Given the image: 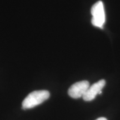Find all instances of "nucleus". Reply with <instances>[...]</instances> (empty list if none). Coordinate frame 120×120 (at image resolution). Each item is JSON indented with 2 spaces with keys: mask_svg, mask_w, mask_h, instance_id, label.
<instances>
[{
  "mask_svg": "<svg viewBox=\"0 0 120 120\" xmlns=\"http://www.w3.org/2000/svg\"><path fill=\"white\" fill-rule=\"evenodd\" d=\"M49 92L47 90H39L30 93L22 102L23 109H30L41 104L49 97Z\"/></svg>",
  "mask_w": 120,
  "mask_h": 120,
  "instance_id": "nucleus-1",
  "label": "nucleus"
},
{
  "mask_svg": "<svg viewBox=\"0 0 120 120\" xmlns=\"http://www.w3.org/2000/svg\"><path fill=\"white\" fill-rule=\"evenodd\" d=\"M92 16L91 22L94 26L102 28L105 22V12L103 4L102 1H98L93 4L91 10Z\"/></svg>",
  "mask_w": 120,
  "mask_h": 120,
  "instance_id": "nucleus-2",
  "label": "nucleus"
},
{
  "mask_svg": "<svg viewBox=\"0 0 120 120\" xmlns=\"http://www.w3.org/2000/svg\"><path fill=\"white\" fill-rule=\"evenodd\" d=\"M90 87V83L87 81L84 80L73 84L69 88L68 94L73 98L82 97Z\"/></svg>",
  "mask_w": 120,
  "mask_h": 120,
  "instance_id": "nucleus-3",
  "label": "nucleus"
},
{
  "mask_svg": "<svg viewBox=\"0 0 120 120\" xmlns=\"http://www.w3.org/2000/svg\"><path fill=\"white\" fill-rule=\"evenodd\" d=\"M106 85L105 79H101L99 81L93 84L92 86L89 87L86 92L83 96L82 98L85 101H91L95 98L97 94H100V91Z\"/></svg>",
  "mask_w": 120,
  "mask_h": 120,
  "instance_id": "nucleus-4",
  "label": "nucleus"
},
{
  "mask_svg": "<svg viewBox=\"0 0 120 120\" xmlns=\"http://www.w3.org/2000/svg\"><path fill=\"white\" fill-rule=\"evenodd\" d=\"M96 120H107L105 117H100V118H97V119Z\"/></svg>",
  "mask_w": 120,
  "mask_h": 120,
  "instance_id": "nucleus-5",
  "label": "nucleus"
}]
</instances>
